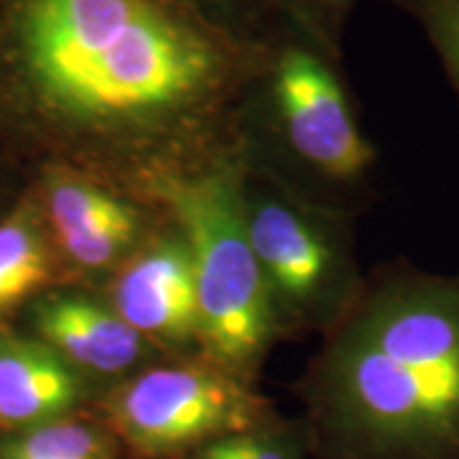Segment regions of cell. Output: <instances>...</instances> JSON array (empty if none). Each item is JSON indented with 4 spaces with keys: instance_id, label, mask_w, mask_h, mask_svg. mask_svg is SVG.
Segmentation results:
<instances>
[{
    "instance_id": "obj_4",
    "label": "cell",
    "mask_w": 459,
    "mask_h": 459,
    "mask_svg": "<svg viewBox=\"0 0 459 459\" xmlns=\"http://www.w3.org/2000/svg\"><path fill=\"white\" fill-rule=\"evenodd\" d=\"M300 17L268 73V94L283 145L307 172L315 198L358 215L375 181L377 149L361 128L341 73V49Z\"/></svg>"
},
{
    "instance_id": "obj_10",
    "label": "cell",
    "mask_w": 459,
    "mask_h": 459,
    "mask_svg": "<svg viewBox=\"0 0 459 459\" xmlns=\"http://www.w3.org/2000/svg\"><path fill=\"white\" fill-rule=\"evenodd\" d=\"M49 215L57 243L85 268H105L134 238V211L91 183L60 177L49 183Z\"/></svg>"
},
{
    "instance_id": "obj_9",
    "label": "cell",
    "mask_w": 459,
    "mask_h": 459,
    "mask_svg": "<svg viewBox=\"0 0 459 459\" xmlns=\"http://www.w3.org/2000/svg\"><path fill=\"white\" fill-rule=\"evenodd\" d=\"M34 325L43 342L82 368L113 375L145 353V336L122 315L79 294L41 298L34 304Z\"/></svg>"
},
{
    "instance_id": "obj_14",
    "label": "cell",
    "mask_w": 459,
    "mask_h": 459,
    "mask_svg": "<svg viewBox=\"0 0 459 459\" xmlns=\"http://www.w3.org/2000/svg\"><path fill=\"white\" fill-rule=\"evenodd\" d=\"M428 37L459 99V0H389Z\"/></svg>"
},
{
    "instance_id": "obj_7",
    "label": "cell",
    "mask_w": 459,
    "mask_h": 459,
    "mask_svg": "<svg viewBox=\"0 0 459 459\" xmlns=\"http://www.w3.org/2000/svg\"><path fill=\"white\" fill-rule=\"evenodd\" d=\"M115 311L143 336L198 344V294L186 238L160 240L136 257L115 285Z\"/></svg>"
},
{
    "instance_id": "obj_3",
    "label": "cell",
    "mask_w": 459,
    "mask_h": 459,
    "mask_svg": "<svg viewBox=\"0 0 459 459\" xmlns=\"http://www.w3.org/2000/svg\"><path fill=\"white\" fill-rule=\"evenodd\" d=\"M243 200L279 334H328L366 279L355 249V215L313 194H249L245 183Z\"/></svg>"
},
{
    "instance_id": "obj_12",
    "label": "cell",
    "mask_w": 459,
    "mask_h": 459,
    "mask_svg": "<svg viewBox=\"0 0 459 459\" xmlns=\"http://www.w3.org/2000/svg\"><path fill=\"white\" fill-rule=\"evenodd\" d=\"M186 459H315L302 419L287 421L268 415L243 432L211 440Z\"/></svg>"
},
{
    "instance_id": "obj_1",
    "label": "cell",
    "mask_w": 459,
    "mask_h": 459,
    "mask_svg": "<svg viewBox=\"0 0 459 459\" xmlns=\"http://www.w3.org/2000/svg\"><path fill=\"white\" fill-rule=\"evenodd\" d=\"M298 392L315 459H459V273L366 274Z\"/></svg>"
},
{
    "instance_id": "obj_16",
    "label": "cell",
    "mask_w": 459,
    "mask_h": 459,
    "mask_svg": "<svg viewBox=\"0 0 459 459\" xmlns=\"http://www.w3.org/2000/svg\"><path fill=\"white\" fill-rule=\"evenodd\" d=\"M0 459H24V457H17V455H11V453L0 451Z\"/></svg>"
},
{
    "instance_id": "obj_8",
    "label": "cell",
    "mask_w": 459,
    "mask_h": 459,
    "mask_svg": "<svg viewBox=\"0 0 459 459\" xmlns=\"http://www.w3.org/2000/svg\"><path fill=\"white\" fill-rule=\"evenodd\" d=\"M85 385L65 355L43 341L0 330V426L11 432L65 419Z\"/></svg>"
},
{
    "instance_id": "obj_5",
    "label": "cell",
    "mask_w": 459,
    "mask_h": 459,
    "mask_svg": "<svg viewBox=\"0 0 459 459\" xmlns=\"http://www.w3.org/2000/svg\"><path fill=\"white\" fill-rule=\"evenodd\" d=\"M226 73V51L203 26L149 7L48 96L82 115L175 111L206 99Z\"/></svg>"
},
{
    "instance_id": "obj_13",
    "label": "cell",
    "mask_w": 459,
    "mask_h": 459,
    "mask_svg": "<svg viewBox=\"0 0 459 459\" xmlns=\"http://www.w3.org/2000/svg\"><path fill=\"white\" fill-rule=\"evenodd\" d=\"M0 451L24 459H111V440L99 428L73 419L11 432Z\"/></svg>"
},
{
    "instance_id": "obj_2",
    "label": "cell",
    "mask_w": 459,
    "mask_h": 459,
    "mask_svg": "<svg viewBox=\"0 0 459 459\" xmlns=\"http://www.w3.org/2000/svg\"><path fill=\"white\" fill-rule=\"evenodd\" d=\"M160 194L192 254L200 349L249 381L279 330L247 230L243 177L220 162L166 177Z\"/></svg>"
},
{
    "instance_id": "obj_15",
    "label": "cell",
    "mask_w": 459,
    "mask_h": 459,
    "mask_svg": "<svg viewBox=\"0 0 459 459\" xmlns=\"http://www.w3.org/2000/svg\"><path fill=\"white\" fill-rule=\"evenodd\" d=\"M358 0H291V9L302 15L308 24L330 39L334 45H341V37L349 15Z\"/></svg>"
},
{
    "instance_id": "obj_6",
    "label": "cell",
    "mask_w": 459,
    "mask_h": 459,
    "mask_svg": "<svg viewBox=\"0 0 459 459\" xmlns=\"http://www.w3.org/2000/svg\"><path fill=\"white\" fill-rule=\"evenodd\" d=\"M126 443L147 457H187L273 415L243 377L209 358L166 364L132 378L108 400Z\"/></svg>"
},
{
    "instance_id": "obj_11",
    "label": "cell",
    "mask_w": 459,
    "mask_h": 459,
    "mask_svg": "<svg viewBox=\"0 0 459 459\" xmlns=\"http://www.w3.org/2000/svg\"><path fill=\"white\" fill-rule=\"evenodd\" d=\"M49 274L48 249L32 211L20 209L0 221V313L37 294Z\"/></svg>"
}]
</instances>
